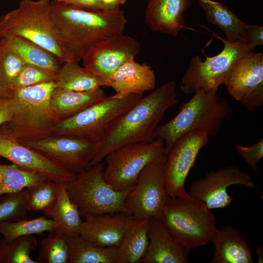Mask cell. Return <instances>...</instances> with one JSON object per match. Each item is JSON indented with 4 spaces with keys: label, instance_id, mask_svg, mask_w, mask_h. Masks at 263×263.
<instances>
[{
    "label": "cell",
    "instance_id": "8992f818",
    "mask_svg": "<svg viewBox=\"0 0 263 263\" xmlns=\"http://www.w3.org/2000/svg\"><path fill=\"white\" fill-rule=\"evenodd\" d=\"M160 220L177 242L190 249L207 244L217 229L211 209L186 191L169 197Z\"/></svg>",
    "mask_w": 263,
    "mask_h": 263
},
{
    "label": "cell",
    "instance_id": "e575fe53",
    "mask_svg": "<svg viewBox=\"0 0 263 263\" xmlns=\"http://www.w3.org/2000/svg\"><path fill=\"white\" fill-rule=\"evenodd\" d=\"M27 188L5 194L0 199V221L27 219Z\"/></svg>",
    "mask_w": 263,
    "mask_h": 263
},
{
    "label": "cell",
    "instance_id": "603a6c76",
    "mask_svg": "<svg viewBox=\"0 0 263 263\" xmlns=\"http://www.w3.org/2000/svg\"><path fill=\"white\" fill-rule=\"evenodd\" d=\"M106 97L101 88L77 92L56 87L51 94L50 104L59 121H61L78 114Z\"/></svg>",
    "mask_w": 263,
    "mask_h": 263
},
{
    "label": "cell",
    "instance_id": "7c38bea8",
    "mask_svg": "<svg viewBox=\"0 0 263 263\" xmlns=\"http://www.w3.org/2000/svg\"><path fill=\"white\" fill-rule=\"evenodd\" d=\"M224 84L229 94L250 112L263 105V54L250 52L231 69Z\"/></svg>",
    "mask_w": 263,
    "mask_h": 263
},
{
    "label": "cell",
    "instance_id": "60d3db41",
    "mask_svg": "<svg viewBox=\"0 0 263 263\" xmlns=\"http://www.w3.org/2000/svg\"><path fill=\"white\" fill-rule=\"evenodd\" d=\"M13 104L10 97H0V128L12 118Z\"/></svg>",
    "mask_w": 263,
    "mask_h": 263
},
{
    "label": "cell",
    "instance_id": "44dd1931",
    "mask_svg": "<svg viewBox=\"0 0 263 263\" xmlns=\"http://www.w3.org/2000/svg\"><path fill=\"white\" fill-rule=\"evenodd\" d=\"M156 78L154 72L150 65L140 64L133 58L119 67L106 82L115 94L112 95L121 98L131 94L142 95L154 89Z\"/></svg>",
    "mask_w": 263,
    "mask_h": 263
},
{
    "label": "cell",
    "instance_id": "4dcf8cb0",
    "mask_svg": "<svg viewBox=\"0 0 263 263\" xmlns=\"http://www.w3.org/2000/svg\"><path fill=\"white\" fill-rule=\"evenodd\" d=\"M68 237L55 228L40 242L37 261L38 263H68Z\"/></svg>",
    "mask_w": 263,
    "mask_h": 263
},
{
    "label": "cell",
    "instance_id": "d6a6232c",
    "mask_svg": "<svg viewBox=\"0 0 263 263\" xmlns=\"http://www.w3.org/2000/svg\"><path fill=\"white\" fill-rule=\"evenodd\" d=\"M38 246L34 235L21 236L10 242L0 241L1 263H38L30 257Z\"/></svg>",
    "mask_w": 263,
    "mask_h": 263
},
{
    "label": "cell",
    "instance_id": "8fae6325",
    "mask_svg": "<svg viewBox=\"0 0 263 263\" xmlns=\"http://www.w3.org/2000/svg\"><path fill=\"white\" fill-rule=\"evenodd\" d=\"M167 160L164 154L148 164L139 175L137 181L126 197V213L138 221L155 218L160 220L169 198L163 177Z\"/></svg>",
    "mask_w": 263,
    "mask_h": 263
},
{
    "label": "cell",
    "instance_id": "5b68a950",
    "mask_svg": "<svg viewBox=\"0 0 263 263\" xmlns=\"http://www.w3.org/2000/svg\"><path fill=\"white\" fill-rule=\"evenodd\" d=\"M5 35L23 37L48 50L62 63L69 62L50 0H21L17 8L0 18V36Z\"/></svg>",
    "mask_w": 263,
    "mask_h": 263
},
{
    "label": "cell",
    "instance_id": "1f68e13d",
    "mask_svg": "<svg viewBox=\"0 0 263 263\" xmlns=\"http://www.w3.org/2000/svg\"><path fill=\"white\" fill-rule=\"evenodd\" d=\"M55 228L53 220L45 215L29 220L0 221V234L8 242L21 236L49 232Z\"/></svg>",
    "mask_w": 263,
    "mask_h": 263
},
{
    "label": "cell",
    "instance_id": "ac0fdd59",
    "mask_svg": "<svg viewBox=\"0 0 263 263\" xmlns=\"http://www.w3.org/2000/svg\"><path fill=\"white\" fill-rule=\"evenodd\" d=\"M137 222L123 212L90 216L82 221L79 235L97 246H118L126 232Z\"/></svg>",
    "mask_w": 263,
    "mask_h": 263
},
{
    "label": "cell",
    "instance_id": "5bb4252c",
    "mask_svg": "<svg viewBox=\"0 0 263 263\" xmlns=\"http://www.w3.org/2000/svg\"><path fill=\"white\" fill-rule=\"evenodd\" d=\"M141 49L139 41L123 34L103 39L92 46L82 59L83 66L106 82L126 62L135 58Z\"/></svg>",
    "mask_w": 263,
    "mask_h": 263
},
{
    "label": "cell",
    "instance_id": "f546056e",
    "mask_svg": "<svg viewBox=\"0 0 263 263\" xmlns=\"http://www.w3.org/2000/svg\"><path fill=\"white\" fill-rule=\"evenodd\" d=\"M47 179L35 172L22 169L14 164H0V195L37 185Z\"/></svg>",
    "mask_w": 263,
    "mask_h": 263
},
{
    "label": "cell",
    "instance_id": "b9f144b4",
    "mask_svg": "<svg viewBox=\"0 0 263 263\" xmlns=\"http://www.w3.org/2000/svg\"><path fill=\"white\" fill-rule=\"evenodd\" d=\"M127 0H101L103 11H112L120 10L121 5Z\"/></svg>",
    "mask_w": 263,
    "mask_h": 263
},
{
    "label": "cell",
    "instance_id": "6da1fadb",
    "mask_svg": "<svg viewBox=\"0 0 263 263\" xmlns=\"http://www.w3.org/2000/svg\"><path fill=\"white\" fill-rule=\"evenodd\" d=\"M176 87L174 81L163 84L119 117L99 142L87 168L103 161L109 153L121 146L154 140L155 130L165 112L178 102Z\"/></svg>",
    "mask_w": 263,
    "mask_h": 263
},
{
    "label": "cell",
    "instance_id": "e0dca14e",
    "mask_svg": "<svg viewBox=\"0 0 263 263\" xmlns=\"http://www.w3.org/2000/svg\"><path fill=\"white\" fill-rule=\"evenodd\" d=\"M0 156L22 169L35 172L56 183H68L77 174L46 155L2 133H0Z\"/></svg>",
    "mask_w": 263,
    "mask_h": 263
},
{
    "label": "cell",
    "instance_id": "4fadbf2b",
    "mask_svg": "<svg viewBox=\"0 0 263 263\" xmlns=\"http://www.w3.org/2000/svg\"><path fill=\"white\" fill-rule=\"evenodd\" d=\"M208 137L206 132L193 131L179 137L172 146L163 170L169 197H176L186 191V178L200 150L207 144Z\"/></svg>",
    "mask_w": 263,
    "mask_h": 263
},
{
    "label": "cell",
    "instance_id": "9c48e42d",
    "mask_svg": "<svg viewBox=\"0 0 263 263\" xmlns=\"http://www.w3.org/2000/svg\"><path fill=\"white\" fill-rule=\"evenodd\" d=\"M163 140L133 143L121 146L109 153L104 159L103 175L116 191L134 186L139 174L150 163L165 154Z\"/></svg>",
    "mask_w": 263,
    "mask_h": 263
},
{
    "label": "cell",
    "instance_id": "7bdbcfd3",
    "mask_svg": "<svg viewBox=\"0 0 263 263\" xmlns=\"http://www.w3.org/2000/svg\"><path fill=\"white\" fill-rule=\"evenodd\" d=\"M1 36H0V51L1 47ZM12 92L7 90L2 85L0 79V97H10Z\"/></svg>",
    "mask_w": 263,
    "mask_h": 263
},
{
    "label": "cell",
    "instance_id": "83f0119b",
    "mask_svg": "<svg viewBox=\"0 0 263 263\" xmlns=\"http://www.w3.org/2000/svg\"><path fill=\"white\" fill-rule=\"evenodd\" d=\"M149 221H138L126 232L118 246L117 263H137L149 245Z\"/></svg>",
    "mask_w": 263,
    "mask_h": 263
},
{
    "label": "cell",
    "instance_id": "484cf974",
    "mask_svg": "<svg viewBox=\"0 0 263 263\" xmlns=\"http://www.w3.org/2000/svg\"><path fill=\"white\" fill-rule=\"evenodd\" d=\"M57 198L51 210L46 216L51 217L55 229L60 230L68 237L79 235L82 220L78 207L71 199L66 184L56 183Z\"/></svg>",
    "mask_w": 263,
    "mask_h": 263
},
{
    "label": "cell",
    "instance_id": "836d02e7",
    "mask_svg": "<svg viewBox=\"0 0 263 263\" xmlns=\"http://www.w3.org/2000/svg\"><path fill=\"white\" fill-rule=\"evenodd\" d=\"M27 191L28 211H42L46 216L56 200V183L47 179L39 184L28 188Z\"/></svg>",
    "mask_w": 263,
    "mask_h": 263
},
{
    "label": "cell",
    "instance_id": "7402d4cb",
    "mask_svg": "<svg viewBox=\"0 0 263 263\" xmlns=\"http://www.w3.org/2000/svg\"><path fill=\"white\" fill-rule=\"evenodd\" d=\"M211 242L214 252L211 263H252V253L246 240L231 225L215 230Z\"/></svg>",
    "mask_w": 263,
    "mask_h": 263
},
{
    "label": "cell",
    "instance_id": "30bf717a",
    "mask_svg": "<svg viewBox=\"0 0 263 263\" xmlns=\"http://www.w3.org/2000/svg\"><path fill=\"white\" fill-rule=\"evenodd\" d=\"M214 35L224 43L223 50L211 57L206 56L204 61L197 55L193 57L182 79L180 89L183 93L194 94L202 90L217 91L235 63L255 50L251 46L232 43Z\"/></svg>",
    "mask_w": 263,
    "mask_h": 263
},
{
    "label": "cell",
    "instance_id": "ab89813d",
    "mask_svg": "<svg viewBox=\"0 0 263 263\" xmlns=\"http://www.w3.org/2000/svg\"><path fill=\"white\" fill-rule=\"evenodd\" d=\"M75 7L92 12L103 11L101 0H55Z\"/></svg>",
    "mask_w": 263,
    "mask_h": 263
},
{
    "label": "cell",
    "instance_id": "8d00e7d4",
    "mask_svg": "<svg viewBox=\"0 0 263 263\" xmlns=\"http://www.w3.org/2000/svg\"><path fill=\"white\" fill-rule=\"evenodd\" d=\"M56 75L36 66L25 63L15 79L11 91L55 80Z\"/></svg>",
    "mask_w": 263,
    "mask_h": 263
},
{
    "label": "cell",
    "instance_id": "f1b7e54d",
    "mask_svg": "<svg viewBox=\"0 0 263 263\" xmlns=\"http://www.w3.org/2000/svg\"><path fill=\"white\" fill-rule=\"evenodd\" d=\"M68 239V263H117L118 246H97L79 235Z\"/></svg>",
    "mask_w": 263,
    "mask_h": 263
},
{
    "label": "cell",
    "instance_id": "d590c367",
    "mask_svg": "<svg viewBox=\"0 0 263 263\" xmlns=\"http://www.w3.org/2000/svg\"><path fill=\"white\" fill-rule=\"evenodd\" d=\"M25 63L17 54L5 47L1 42L0 79L4 88L11 92L12 86Z\"/></svg>",
    "mask_w": 263,
    "mask_h": 263
},
{
    "label": "cell",
    "instance_id": "52a82bcc",
    "mask_svg": "<svg viewBox=\"0 0 263 263\" xmlns=\"http://www.w3.org/2000/svg\"><path fill=\"white\" fill-rule=\"evenodd\" d=\"M103 161L77 173L66 184L68 193L81 217L123 212L125 202L133 187L121 191L114 190L103 175Z\"/></svg>",
    "mask_w": 263,
    "mask_h": 263
},
{
    "label": "cell",
    "instance_id": "f6af8a7d",
    "mask_svg": "<svg viewBox=\"0 0 263 263\" xmlns=\"http://www.w3.org/2000/svg\"><path fill=\"white\" fill-rule=\"evenodd\" d=\"M0 263H1V261H0Z\"/></svg>",
    "mask_w": 263,
    "mask_h": 263
},
{
    "label": "cell",
    "instance_id": "d6986e66",
    "mask_svg": "<svg viewBox=\"0 0 263 263\" xmlns=\"http://www.w3.org/2000/svg\"><path fill=\"white\" fill-rule=\"evenodd\" d=\"M149 243L142 263H188L190 249L177 242L160 220H148Z\"/></svg>",
    "mask_w": 263,
    "mask_h": 263
},
{
    "label": "cell",
    "instance_id": "277c9868",
    "mask_svg": "<svg viewBox=\"0 0 263 263\" xmlns=\"http://www.w3.org/2000/svg\"><path fill=\"white\" fill-rule=\"evenodd\" d=\"M54 80L13 91L10 96L13 112L11 119L0 128L19 141L41 139L51 135L59 120L50 104Z\"/></svg>",
    "mask_w": 263,
    "mask_h": 263
},
{
    "label": "cell",
    "instance_id": "ba28073f",
    "mask_svg": "<svg viewBox=\"0 0 263 263\" xmlns=\"http://www.w3.org/2000/svg\"><path fill=\"white\" fill-rule=\"evenodd\" d=\"M142 97V95L135 94L121 98L107 96L78 114L56 123L51 129V135L99 143L117 119Z\"/></svg>",
    "mask_w": 263,
    "mask_h": 263
},
{
    "label": "cell",
    "instance_id": "ee69618b",
    "mask_svg": "<svg viewBox=\"0 0 263 263\" xmlns=\"http://www.w3.org/2000/svg\"><path fill=\"white\" fill-rule=\"evenodd\" d=\"M263 247L260 245H256V252L258 256V263H263Z\"/></svg>",
    "mask_w": 263,
    "mask_h": 263
},
{
    "label": "cell",
    "instance_id": "f35d334b",
    "mask_svg": "<svg viewBox=\"0 0 263 263\" xmlns=\"http://www.w3.org/2000/svg\"><path fill=\"white\" fill-rule=\"evenodd\" d=\"M244 44L255 48L263 45V26L247 25L244 36Z\"/></svg>",
    "mask_w": 263,
    "mask_h": 263
},
{
    "label": "cell",
    "instance_id": "4316f807",
    "mask_svg": "<svg viewBox=\"0 0 263 263\" xmlns=\"http://www.w3.org/2000/svg\"><path fill=\"white\" fill-rule=\"evenodd\" d=\"M54 81L56 87L72 91H87L106 87L103 79L76 62L62 63Z\"/></svg>",
    "mask_w": 263,
    "mask_h": 263
},
{
    "label": "cell",
    "instance_id": "2e32d148",
    "mask_svg": "<svg viewBox=\"0 0 263 263\" xmlns=\"http://www.w3.org/2000/svg\"><path fill=\"white\" fill-rule=\"evenodd\" d=\"M19 142L75 174L87 168L99 147L98 142L65 136L51 135L41 139Z\"/></svg>",
    "mask_w": 263,
    "mask_h": 263
},
{
    "label": "cell",
    "instance_id": "ffe728a7",
    "mask_svg": "<svg viewBox=\"0 0 263 263\" xmlns=\"http://www.w3.org/2000/svg\"><path fill=\"white\" fill-rule=\"evenodd\" d=\"M190 0H149L145 23L152 32L177 37L188 29L184 16Z\"/></svg>",
    "mask_w": 263,
    "mask_h": 263
},
{
    "label": "cell",
    "instance_id": "7a4b0ae2",
    "mask_svg": "<svg viewBox=\"0 0 263 263\" xmlns=\"http://www.w3.org/2000/svg\"><path fill=\"white\" fill-rule=\"evenodd\" d=\"M52 16L69 62L81 61L97 42L123 34L128 22L123 11L92 12L53 0Z\"/></svg>",
    "mask_w": 263,
    "mask_h": 263
},
{
    "label": "cell",
    "instance_id": "d4e9b609",
    "mask_svg": "<svg viewBox=\"0 0 263 263\" xmlns=\"http://www.w3.org/2000/svg\"><path fill=\"white\" fill-rule=\"evenodd\" d=\"M208 21L223 31L225 40L234 44L244 43L248 24L241 20L226 6L211 0H199Z\"/></svg>",
    "mask_w": 263,
    "mask_h": 263
},
{
    "label": "cell",
    "instance_id": "cb8c5ba5",
    "mask_svg": "<svg viewBox=\"0 0 263 263\" xmlns=\"http://www.w3.org/2000/svg\"><path fill=\"white\" fill-rule=\"evenodd\" d=\"M3 46L17 54L26 63L56 75L62 63L54 54L39 45L16 35L1 37Z\"/></svg>",
    "mask_w": 263,
    "mask_h": 263
},
{
    "label": "cell",
    "instance_id": "74e56055",
    "mask_svg": "<svg viewBox=\"0 0 263 263\" xmlns=\"http://www.w3.org/2000/svg\"><path fill=\"white\" fill-rule=\"evenodd\" d=\"M235 148L253 171L257 173L258 163L263 157V139L253 145L248 147L237 145Z\"/></svg>",
    "mask_w": 263,
    "mask_h": 263
},
{
    "label": "cell",
    "instance_id": "9a60e30c",
    "mask_svg": "<svg viewBox=\"0 0 263 263\" xmlns=\"http://www.w3.org/2000/svg\"><path fill=\"white\" fill-rule=\"evenodd\" d=\"M233 185L258 188L248 173L241 171L238 167L228 166L211 169L205 177L195 180L188 194L204 203L209 209L225 208L233 200L227 191V188Z\"/></svg>",
    "mask_w": 263,
    "mask_h": 263
},
{
    "label": "cell",
    "instance_id": "3957f363",
    "mask_svg": "<svg viewBox=\"0 0 263 263\" xmlns=\"http://www.w3.org/2000/svg\"><path fill=\"white\" fill-rule=\"evenodd\" d=\"M194 94L188 101L182 104L172 119L158 126L155 130V139L163 140L166 155L174 143L186 133L199 131L208 136L216 135L224 121L233 114L229 102L220 96L217 91L202 90Z\"/></svg>",
    "mask_w": 263,
    "mask_h": 263
}]
</instances>
